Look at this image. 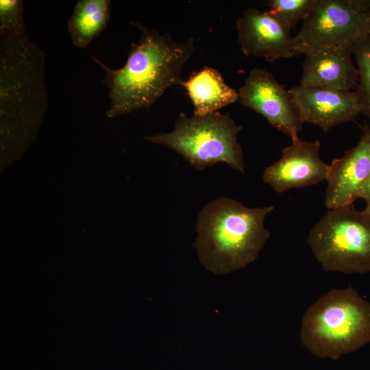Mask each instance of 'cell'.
<instances>
[{
	"instance_id": "cell-1",
	"label": "cell",
	"mask_w": 370,
	"mask_h": 370,
	"mask_svg": "<svg viewBox=\"0 0 370 370\" xmlns=\"http://www.w3.org/2000/svg\"><path fill=\"white\" fill-rule=\"evenodd\" d=\"M130 23L141 35L138 43L131 44L123 67L110 68L91 56L105 71L102 82L108 89L110 118L149 108L171 86H183L182 69L195 51L193 38L178 42L168 33Z\"/></svg>"
},
{
	"instance_id": "cell-2",
	"label": "cell",
	"mask_w": 370,
	"mask_h": 370,
	"mask_svg": "<svg viewBox=\"0 0 370 370\" xmlns=\"http://www.w3.org/2000/svg\"><path fill=\"white\" fill-rule=\"evenodd\" d=\"M45 56L27 33L0 29L1 145L22 148L36 132L48 108Z\"/></svg>"
},
{
	"instance_id": "cell-3",
	"label": "cell",
	"mask_w": 370,
	"mask_h": 370,
	"mask_svg": "<svg viewBox=\"0 0 370 370\" xmlns=\"http://www.w3.org/2000/svg\"><path fill=\"white\" fill-rule=\"evenodd\" d=\"M273 206L249 208L227 197L199 212L194 247L200 263L214 275L243 269L256 260L270 236L264 226Z\"/></svg>"
},
{
	"instance_id": "cell-4",
	"label": "cell",
	"mask_w": 370,
	"mask_h": 370,
	"mask_svg": "<svg viewBox=\"0 0 370 370\" xmlns=\"http://www.w3.org/2000/svg\"><path fill=\"white\" fill-rule=\"evenodd\" d=\"M301 344L314 356L338 359L370 343V302L352 286L321 296L301 321Z\"/></svg>"
},
{
	"instance_id": "cell-5",
	"label": "cell",
	"mask_w": 370,
	"mask_h": 370,
	"mask_svg": "<svg viewBox=\"0 0 370 370\" xmlns=\"http://www.w3.org/2000/svg\"><path fill=\"white\" fill-rule=\"evenodd\" d=\"M242 128L230 114L218 111L190 117L181 112L171 132L145 139L175 151L195 169L203 170L223 162L244 173V155L237 140Z\"/></svg>"
},
{
	"instance_id": "cell-6",
	"label": "cell",
	"mask_w": 370,
	"mask_h": 370,
	"mask_svg": "<svg viewBox=\"0 0 370 370\" xmlns=\"http://www.w3.org/2000/svg\"><path fill=\"white\" fill-rule=\"evenodd\" d=\"M308 243L325 271L370 273V214L364 210H329L310 231Z\"/></svg>"
},
{
	"instance_id": "cell-7",
	"label": "cell",
	"mask_w": 370,
	"mask_h": 370,
	"mask_svg": "<svg viewBox=\"0 0 370 370\" xmlns=\"http://www.w3.org/2000/svg\"><path fill=\"white\" fill-rule=\"evenodd\" d=\"M367 14L352 10L344 0H316L293 36L297 56L331 47L352 48L367 35Z\"/></svg>"
},
{
	"instance_id": "cell-8",
	"label": "cell",
	"mask_w": 370,
	"mask_h": 370,
	"mask_svg": "<svg viewBox=\"0 0 370 370\" xmlns=\"http://www.w3.org/2000/svg\"><path fill=\"white\" fill-rule=\"evenodd\" d=\"M238 95L243 106L261 114L275 129L291 139L298 136L304 123L292 95L271 73L251 70Z\"/></svg>"
},
{
	"instance_id": "cell-9",
	"label": "cell",
	"mask_w": 370,
	"mask_h": 370,
	"mask_svg": "<svg viewBox=\"0 0 370 370\" xmlns=\"http://www.w3.org/2000/svg\"><path fill=\"white\" fill-rule=\"evenodd\" d=\"M291 141L280 158L262 174V180L278 193L317 184L328 177L330 164L320 158V142H306L298 136Z\"/></svg>"
},
{
	"instance_id": "cell-10",
	"label": "cell",
	"mask_w": 370,
	"mask_h": 370,
	"mask_svg": "<svg viewBox=\"0 0 370 370\" xmlns=\"http://www.w3.org/2000/svg\"><path fill=\"white\" fill-rule=\"evenodd\" d=\"M238 42L246 56L269 62L296 56L294 38L267 11L249 8L236 21Z\"/></svg>"
},
{
	"instance_id": "cell-11",
	"label": "cell",
	"mask_w": 370,
	"mask_h": 370,
	"mask_svg": "<svg viewBox=\"0 0 370 370\" xmlns=\"http://www.w3.org/2000/svg\"><path fill=\"white\" fill-rule=\"evenodd\" d=\"M289 90L303 123L314 125L324 132L354 121L360 113L356 91L301 86Z\"/></svg>"
},
{
	"instance_id": "cell-12",
	"label": "cell",
	"mask_w": 370,
	"mask_h": 370,
	"mask_svg": "<svg viewBox=\"0 0 370 370\" xmlns=\"http://www.w3.org/2000/svg\"><path fill=\"white\" fill-rule=\"evenodd\" d=\"M370 176V126L358 143L332 160L327 177L325 205L329 210L352 206Z\"/></svg>"
},
{
	"instance_id": "cell-13",
	"label": "cell",
	"mask_w": 370,
	"mask_h": 370,
	"mask_svg": "<svg viewBox=\"0 0 370 370\" xmlns=\"http://www.w3.org/2000/svg\"><path fill=\"white\" fill-rule=\"evenodd\" d=\"M303 55L299 86L346 91L357 87L358 71L353 61L352 48L324 47L306 51Z\"/></svg>"
},
{
	"instance_id": "cell-14",
	"label": "cell",
	"mask_w": 370,
	"mask_h": 370,
	"mask_svg": "<svg viewBox=\"0 0 370 370\" xmlns=\"http://www.w3.org/2000/svg\"><path fill=\"white\" fill-rule=\"evenodd\" d=\"M182 86L192 101L195 116L217 112L239 99L238 92L225 83L217 70L208 66L194 72Z\"/></svg>"
},
{
	"instance_id": "cell-15",
	"label": "cell",
	"mask_w": 370,
	"mask_h": 370,
	"mask_svg": "<svg viewBox=\"0 0 370 370\" xmlns=\"http://www.w3.org/2000/svg\"><path fill=\"white\" fill-rule=\"evenodd\" d=\"M110 0H80L74 7L67 27L74 45L86 48L107 27Z\"/></svg>"
},
{
	"instance_id": "cell-16",
	"label": "cell",
	"mask_w": 370,
	"mask_h": 370,
	"mask_svg": "<svg viewBox=\"0 0 370 370\" xmlns=\"http://www.w3.org/2000/svg\"><path fill=\"white\" fill-rule=\"evenodd\" d=\"M358 71V80L356 90L360 113L370 119V36L360 38L352 47Z\"/></svg>"
},
{
	"instance_id": "cell-17",
	"label": "cell",
	"mask_w": 370,
	"mask_h": 370,
	"mask_svg": "<svg viewBox=\"0 0 370 370\" xmlns=\"http://www.w3.org/2000/svg\"><path fill=\"white\" fill-rule=\"evenodd\" d=\"M316 0H271L267 12L288 32L310 14Z\"/></svg>"
},
{
	"instance_id": "cell-18",
	"label": "cell",
	"mask_w": 370,
	"mask_h": 370,
	"mask_svg": "<svg viewBox=\"0 0 370 370\" xmlns=\"http://www.w3.org/2000/svg\"><path fill=\"white\" fill-rule=\"evenodd\" d=\"M0 29L14 34H25L23 1L0 0Z\"/></svg>"
},
{
	"instance_id": "cell-19",
	"label": "cell",
	"mask_w": 370,
	"mask_h": 370,
	"mask_svg": "<svg viewBox=\"0 0 370 370\" xmlns=\"http://www.w3.org/2000/svg\"><path fill=\"white\" fill-rule=\"evenodd\" d=\"M344 1L356 12L367 14L370 12V0H344Z\"/></svg>"
},
{
	"instance_id": "cell-20",
	"label": "cell",
	"mask_w": 370,
	"mask_h": 370,
	"mask_svg": "<svg viewBox=\"0 0 370 370\" xmlns=\"http://www.w3.org/2000/svg\"><path fill=\"white\" fill-rule=\"evenodd\" d=\"M360 198L365 201V208L363 210L370 214V176L359 193L358 199Z\"/></svg>"
},
{
	"instance_id": "cell-21",
	"label": "cell",
	"mask_w": 370,
	"mask_h": 370,
	"mask_svg": "<svg viewBox=\"0 0 370 370\" xmlns=\"http://www.w3.org/2000/svg\"><path fill=\"white\" fill-rule=\"evenodd\" d=\"M367 35H369V36H370V12H369L368 13H367Z\"/></svg>"
}]
</instances>
